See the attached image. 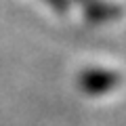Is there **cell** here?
Segmentation results:
<instances>
[{
    "label": "cell",
    "mask_w": 126,
    "mask_h": 126,
    "mask_svg": "<svg viewBox=\"0 0 126 126\" xmlns=\"http://www.w3.org/2000/svg\"><path fill=\"white\" fill-rule=\"evenodd\" d=\"M120 74L105 67H86L78 76V86L88 97H103V94L111 93L116 86H120Z\"/></svg>",
    "instance_id": "6da1fadb"
},
{
    "label": "cell",
    "mask_w": 126,
    "mask_h": 126,
    "mask_svg": "<svg viewBox=\"0 0 126 126\" xmlns=\"http://www.w3.org/2000/svg\"><path fill=\"white\" fill-rule=\"evenodd\" d=\"M84 11L86 21L90 23H105L113 21L122 15V6L116 2H107V0H78Z\"/></svg>",
    "instance_id": "7a4b0ae2"
},
{
    "label": "cell",
    "mask_w": 126,
    "mask_h": 126,
    "mask_svg": "<svg viewBox=\"0 0 126 126\" xmlns=\"http://www.w3.org/2000/svg\"><path fill=\"white\" fill-rule=\"evenodd\" d=\"M44 2H46V4H48L57 15H65V13L69 11V4H72L69 0H44Z\"/></svg>",
    "instance_id": "3957f363"
}]
</instances>
